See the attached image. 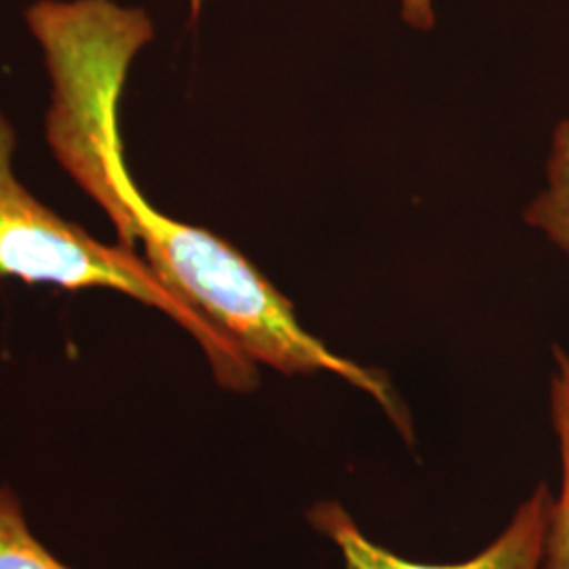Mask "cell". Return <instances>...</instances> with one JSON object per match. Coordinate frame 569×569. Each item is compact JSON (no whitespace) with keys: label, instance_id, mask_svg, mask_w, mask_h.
<instances>
[{"label":"cell","instance_id":"52a82bcc","mask_svg":"<svg viewBox=\"0 0 569 569\" xmlns=\"http://www.w3.org/2000/svg\"><path fill=\"white\" fill-rule=\"evenodd\" d=\"M190 11H192V20H194L201 11V0H190Z\"/></svg>","mask_w":569,"mask_h":569},{"label":"cell","instance_id":"8992f818","mask_svg":"<svg viewBox=\"0 0 569 569\" xmlns=\"http://www.w3.org/2000/svg\"><path fill=\"white\" fill-rule=\"evenodd\" d=\"M403 20L418 30H428L435 23L432 13V0H401Z\"/></svg>","mask_w":569,"mask_h":569},{"label":"cell","instance_id":"6da1fadb","mask_svg":"<svg viewBox=\"0 0 569 569\" xmlns=\"http://www.w3.org/2000/svg\"><path fill=\"white\" fill-rule=\"evenodd\" d=\"M16 131L0 112V274L26 283L63 289H114L161 310L183 327L199 346L216 380L232 390L258 385V366L186 305L152 272L142 258L121 244L102 243L84 228L63 220L28 192L13 173Z\"/></svg>","mask_w":569,"mask_h":569},{"label":"cell","instance_id":"5b68a950","mask_svg":"<svg viewBox=\"0 0 569 569\" xmlns=\"http://www.w3.org/2000/svg\"><path fill=\"white\" fill-rule=\"evenodd\" d=\"M0 569H70L37 540L7 488H0Z\"/></svg>","mask_w":569,"mask_h":569},{"label":"cell","instance_id":"3957f363","mask_svg":"<svg viewBox=\"0 0 569 569\" xmlns=\"http://www.w3.org/2000/svg\"><path fill=\"white\" fill-rule=\"evenodd\" d=\"M552 359L550 420L559 446L561 481L559 493L552 496L550 505L542 569H569V350L557 346Z\"/></svg>","mask_w":569,"mask_h":569},{"label":"cell","instance_id":"7a4b0ae2","mask_svg":"<svg viewBox=\"0 0 569 569\" xmlns=\"http://www.w3.org/2000/svg\"><path fill=\"white\" fill-rule=\"evenodd\" d=\"M550 505L552 491L547 483H538L493 542L467 561L446 566L416 563L380 547L338 502L315 505L308 521L338 549L345 569H542Z\"/></svg>","mask_w":569,"mask_h":569},{"label":"cell","instance_id":"277c9868","mask_svg":"<svg viewBox=\"0 0 569 569\" xmlns=\"http://www.w3.org/2000/svg\"><path fill=\"white\" fill-rule=\"evenodd\" d=\"M526 222L569 253V119L555 129L547 163V188L529 203Z\"/></svg>","mask_w":569,"mask_h":569}]
</instances>
